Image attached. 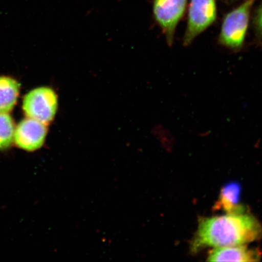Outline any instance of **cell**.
Segmentation results:
<instances>
[{"mask_svg": "<svg viewBox=\"0 0 262 262\" xmlns=\"http://www.w3.org/2000/svg\"><path fill=\"white\" fill-rule=\"evenodd\" d=\"M188 0H154V17L165 35L167 43L171 47L176 29L187 8Z\"/></svg>", "mask_w": 262, "mask_h": 262, "instance_id": "obj_5", "label": "cell"}, {"mask_svg": "<svg viewBox=\"0 0 262 262\" xmlns=\"http://www.w3.org/2000/svg\"><path fill=\"white\" fill-rule=\"evenodd\" d=\"M223 2L226 3V4H232V3H233L237 0H222Z\"/></svg>", "mask_w": 262, "mask_h": 262, "instance_id": "obj_12", "label": "cell"}, {"mask_svg": "<svg viewBox=\"0 0 262 262\" xmlns=\"http://www.w3.org/2000/svg\"><path fill=\"white\" fill-rule=\"evenodd\" d=\"M217 15L216 0H191L187 25L183 39V46L191 45L199 35L214 24Z\"/></svg>", "mask_w": 262, "mask_h": 262, "instance_id": "obj_4", "label": "cell"}, {"mask_svg": "<svg viewBox=\"0 0 262 262\" xmlns=\"http://www.w3.org/2000/svg\"><path fill=\"white\" fill-rule=\"evenodd\" d=\"M242 187L238 182L231 181L222 186L214 211H222L226 214H241L248 211L241 203Z\"/></svg>", "mask_w": 262, "mask_h": 262, "instance_id": "obj_8", "label": "cell"}, {"mask_svg": "<svg viewBox=\"0 0 262 262\" xmlns=\"http://www.w3.org/2000/svg\"><path fill=\"white\" fill-rule=\"evenodd\" d=\"M20 84L11 77H0V113L11 111L17 101Z\"/></svg>", "mask_w": 262, "mask_h": 262, "instance_id": "obj_9", "label": "cell"}, {"mask_svg": "<svg viewBox=\"0 0 262 262\" xmlns=\"http://www.w3.org/2000/svg\"><path fill=\"white\" fill-rule=\"evenodd\" d=\"M253 25L255 39L262 46V1L254 13Z\"/></svg>", "mask_w": 262, "mask_h": 262, "instance_id": "obj_11", "label": "cell"}, {"mask_svg": "<svg viewBox=\"0 0 262 262\" xmlns=\"http://www.w3.org/2000/svg\"><path fill=\"white\" fill-rule=\"evenodd\" d=\"M15 124L8 113H0V150L8 149L14 139Z\"/></svg>", "mask_w": 262, "mask_h": 262, "instance_id": "obj_10", "label": "cell"}, {"mask_svg": "<svg viewBox=\"0 0 262 262\" xmlns=\"http://www.w3.org/2000/svg\"><path fill=\"white\" fill-rule=\"evenodd\" d=\"M261 237L260 222L248 211L201 217L190 243V251L196 254L207 247L247 245Z\"/></svg>", "mask_w": 262, "mask_h": 262, "instance_id": "obj_1", "label": "cell"}, {"mask_svg": "<svg viewBox=\"0 0 262 262\" xmlns=\"http://www.w3.org/2000/svg\"><path fill=\"white\" fill-rule=\"evenodd\" d=\"M58 108V97L50 87L35 88L26 95L23 110L26 116L48 125L55 119Z\"/></svg>", "mask_w": 262, "mask_h": 262, "instance_id": "obj_3", "label": "cell"}, {"mask_svg": "<svg viewBox=\"0 0 262 262\" xmlns=\"http://www.w3.org/2000/svg\"><path fill=\"white\" fill-rule=\"evenodd\" d=\"M255 2L245 0L225 15L218 39L219 43L222 47L235 52L243 48Z\"/></svg>", "mask_w": 262, "mask_h": 262, "instance_id": "obj_2", "label": "cell"}, {"mask_svg": "<svg viewBox=\"0 0 262 262\" xmlns=\"http://www.w3.org/2000/svg\"><path fill=\"white\" fill-rule=\"evenodd\" d=\"M47 126L31 118L22 120L15 130L16 145L27 151L40 149L43 145L47 136Z\"/></svg>", "mask_w": 262, "mask_h": 262, "instance_id": "obj_6", "label": "cell"}, {"mask_svg": "<svg viewBox=\"0 0 262 262\" xmlns=\"http://www.w3.org/2000/svg\"><path fill=\"white\" fill-rule=\"evenodd\" d=\"M262 253L258 249L249 248L247 245L214 248L209 252V261H258Z\"/></svg>", "mask_w": 262, "mask_h": 262, "instance_id": "obj_7", "label": "cell"}]
</instances>
